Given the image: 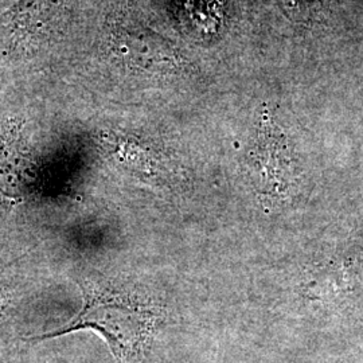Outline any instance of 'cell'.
Masks as SVG:
<instances>
[{
	"label": "cell",
	"mask_w": 363,
	"mask_h": 363,
	"mask_svg": "<svg viewBox=\"0 0 363 363\" xmlns=\"http://www.w3.org/2000/svg\"><path fill=\"white\" fill-rule=\"evenodd\" d=\"M82 289V308L70 322L25 340L43 342L89 330L104 339L117 363L138 362L150 347L159 313L150 304L125 292L96 286Z\"/></svg>",
	"instance_id": "6da1fadb"
},
{
	"label": "cell",
	"mask_w": 363,
	"mask_h": 363,
	"mask_svg": "<svg viewBox=\"0 0 363 363\" xmlns=\"http://www.w3.org/2000/svg\"><path fill=\"white\" fill-rule=\"evenodd\" d=\"M116 50L130 65L145 70H172L179 65L174 46L143 27L118 25L112 31Z\"/></svg>",
	"instance_id": "7a4b0ae2"
},
{
	"label": "cell",
	"mask_w": 363,
	"mask_h": 363,
	"mask_svg": "<svg viewBox=\"0 0 363 363\" xmlns=\"http://www.w3.org/2000/svg\"><path fill=\"white\" fill-rule=\"evenodd\" d=\"M67 0H19L1 15V23L16 42H34L49 35L64 15Z\"/></svg>",
	"instance_id": "3957f363"
},
{
	"label": "cell",
	"mask_w": 363,
	"mask_h": 363,
	"mask_svg": "<svg viewBox=\"0 0 363 363\" xmlns=\"http://www.w3.org/2000/svg\"><path fill=\"white\" fill-rule=\"evenodd\" d=\"M257 152L259 166L265 179H271L272 183H276L280 179L283 182L291 178V154L286 148L283 135L269 118H264L261 133L259 135Z\"/></svg>",
	"instance_id": "277c9868"
},
{
	"label": "cell",
	"mask_w": 363,
	"mask_h": 363,
	"mask_svg": "<svg viewBox=\"0 0 363 363\" xmlns=\"http://www.w3.org/2000/svg\"><path fill=\"white\" fill-rule=\"evenodd\" d=\"M23 143L19 127L11 121L0 123V190H6V183L15 172L23 167Z\"/></svg>",
	"instance_id": "5b68a950"
},
{
	"label": "cell",
	"mask_w": 363,
	"mask_h": 363,
	"mask_svg": "<svg viewBox=\"0 0 363 363\" xmlns=\"http://www.w3.org/2000/svg\"><path fill=\"white\" fill-rule=\"evenodd\" d=\"M283 11L295 22H304L310 18L308 0H280Z\"/></svg>",
	"instance_id": "8992f818"
},
{
	"label": "cell",
	"mask_w": 363,
	"mask_h": 363,
	"mask_svg": "<svg viewBox=\"0 0 363 363\" xmlns=\"http://www.w3.org/2000/svg\"><path fill=\"white\" fill-rule=\"evenodd\" d=\"M4 304H6V295L0 291V313L4 310Z\"/></svg>",
	"instance_id": "52a82bcc"
}]
</instances>
